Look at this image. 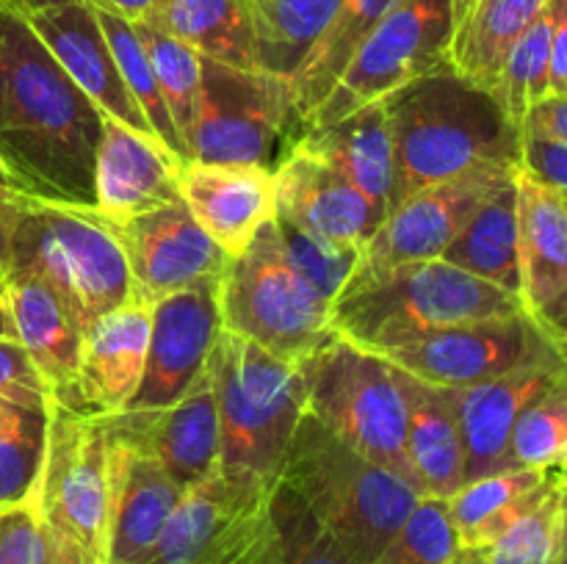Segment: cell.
Segmentation results:
<instances>
[{"instance_id": "6da1fadb", "label": "cell", "mask_w": 567, "mask_h": 564, "mask_svg": "<svg viewBox=\"0 0 567 564\" xmlns=\"http://www.w3.org/2000/svg\"><path fill=\"white\" fill-rule=\"evenodd\" d=\"M103 114L28 20L0 6V166L25 197L94 210Z\"/></svg>"}, {"instance_id": "7a4b0ae2", "label": "cell", "mask_w": 567, "mask_h": 564, "mask_svg": "<svg viewBox=\"0 0 567 564\" xmlns=\"http://www.w3.org/2000/svg\"><path fill=\"white\" fill-rule=\"evenodd\" d=\"M380 103L393 153L388 213L421 188L476 166H518V130L498 100L452 70L415 77Z\"/></svg>"}, {"instance_id": "3957f363", "label": "cell", "mask_w": 567, "mask_h": 564, "mask_svg": "<svg viewBox=\"0 0 567 564\" xmlns=\"http://www.w3.org/2000/svg\"><path fill=\"white\" fill-rule=\"evenodd\" d=\"M219 415V470L238 490L275 495L282 459L305 415L299 365L221 330L208 359Z\"/></svg>"}, {"instance_id": "277c9868", "label": "cell", "mask_w": 567, "mask_h": 564, "mask_svg": "<svg viewBox=\"0 0 567 564\" xmlns=\"http://www.w3.org/2000/svg\"><path fill=\"white\" fill-rule=\"evenodd\" d=\"M520 310L518 296L437 258L343 285L332 302L330 326L336 337L363 352L388 354L435 332Z\"/></svg>"}, {"instance_id": "5b68a950", "label": "cell", "mask_w": 567, "mask_h": 564, "mask_svg": "<svg viewBox=\"0 0 567 564\" xmlns=\"http://www.w3.org/2000/svg\"><path fill=\"white\" fill-rule=\"evenodd\" d=\"M280 487L313 514L354 564L374 558L421 501L402 476L338 440L308 412L282 459Z\"/></svg>"}, {"instance_id": "8992f818", "label": "cell", "mask_w": 567, "mask_h": 564, "mask_svg": "<svg viewBox=\"0 0 567 564\" xmlns=\"http://www.w3.org/2000/svg\"><path fill=\"white\" fill-rule=\"evenodd\" d=\"M42 280L81 330L131 302V276L109 221L92 208L25 197L6 276ZM3 276V280H6Z\"/></svg>"}, {"instance_id": "52a82bcc", "label": "cell", "mask_w": 567, "mask_h": 564, "mask_svg": "<svg viewBox=\"0 0 567 564\" xmlns=\"http://www.w3.org/2000/svg\"><path fill=\"white\" fill-rule=\"evenodd\" d=\"M216 299L221 330L286 363L299 365L336 337L332 299L291 263L275 221L255 236L247 252L230 260Z\"/></svg>"}, {"instance_id": "ba28073f", "label": "cell", "mask_w": 567, "mask_h": 564, "mask_svg": "<svg viewBox=\"0 0 567 564\" xmlns=\"http://www.w3.org/2000/svg\"><path fill=\"white\" fill-rule=\"evenodd\" d=\"M299 374L305 387V412L313 415L338 440L371 462L393 470L413 487L404 457L408 407L402 370L396 365L332 337L327 346L299 363Z\"/></svg>"}, {"instance_id": "9c48e42d", "label": "cell", "mask_w": 567, "mask_h": 564, "mask_svg": "<svg viewBox=\"0 0 567 564\" xmlns=\"http://www.w3.org/2000/svg\"><path fill=\"white\" fill-rule=\"evenodd\" d=\"M460 0H396L358 44L313 114L293 127H321L380 103L415 77L449 70Z\"/></svg>"}, {"instance_id": "30bf717a", "label": "cell", "mask_w": 567, "mask_h": 564, "mask_svg": "<svg viewBox=\"0 0 567 564\" xmlns=\"http://www.w3.org/2000/svg\"><path fill=\"white\" fill-rule=\"evenodd\" d=\"M37 506L55 545L70 547L83 564H105L109 481L103 418L50 401Z\"/></svg>"}, {"instance_id": "8fae6325", "label": "cell", "mask_w": 567, "mask_h": 564, "mask_svg": "<svg viewBox=\"0 0 567 564\" xmlns=\"http://www.w3.org/2000/svg\"><path fill=\"white\" fill-rule=\"evenodd\" d=\"M275 495L238 490L214 470L188 487L144 564H282Z\"/></svg>"}, {"instance_id": "7c38bea8", "label": "cell", "mask_w": 567, "mask_h": 564, "mask_svg": "<svg viewBox=\"0 0 567 564\" xmlns=\"http://www.w3.org/2000/svg\"><path fill=\"white\" fill-rule=\"evenodd\" d=\"M288 127H293V86L288 77L203 59V94L186 142V160L275 166L271 155Z\"/></svg>"}, {"instance_id": "4fadbf2b", "label": "cell", "mask_w": 567, "mask_h": 564, "mask_svg": "<svg viewBox=\"0 0 567 564\" xmlns=\"http://www.w3.org/2000/svg\"><path fill=\"white\" fill-rule=\"evenodd\" d=\"M565 348L520 310L435 332L380 357L424 385L457 390L520 368L567 363Z\"/></svg>"}, {"instance_id": "5bb4252c", "label": "cell", "mask_w": 567, "mask_h": 564, "mask_svg": "<svg viewBox=\"0 0 567 564\" xmlns=\"http://www.w3.org/2000/svg\"><path fill=\"white\" fill-rule=\"evenodd\" d=\"M515 164H487L463 171L452 180L421 188L419 194L399 202L377 224L363 243L349 282L369 280L388 269L419 260H437L443 249L457 238L465 221L515 177Z\"/></svg>"}, {"instance_id": "9a60e30c", "label": "cell", "mask_w": 567, "mask_h": 564, "mask_svg": "<svg viewBox=\"0 0 567 564\" xmlns=\"http://www.w3.org/2000/svg\"><path fill=\"white\" fill-rule=\"evenodd\" d=\"M109 227L125 258L131 302L147 307L172 293L219 285L233 260L210 241L181 199L133 219L109 221Z\"/></svg>"}, {"instance_id": "2e32d148", "label": "cell", "mask_w": 567, "mask_h": 564, "mask_svg": "<svg viewBox=\"0 0 567 564\" xmlns=\"http://www.w3.org/2000/svg\"><path fill=\"white\" fill-rule=\"evenodd\" d=\"M105 426V481H109V529L105 564H144L175 512L183 490L153 453L114 420Z\"/></svg>"}, {"instance_id": "e0dca14e", "label": "cell", "mask_w": 567, "mask_h": 564, "mask_svg": "<svg viewBox=\"0 0 567 564\" xmlns=\"http://www.w3.org/2000/svg\"><path fill=\"white\" fill-rule=\"evenodd\" d=\"M221 335L216 285L172 293L150 304L147 357L127 409H164L208 368Z\"/></svg>"}, {"instance_id": "ac0fdd59", "label": "cell", "mask_w": 567, "mask_h": 564, "mask_svg": "<svg viewBox=\"0 0 567 564\" xmlns=\"http://www.w3.org/2000/svg\"><path fill=\"white\" fill-rule=\"evenodd\" d=\"M518 210V302L524 313L567 346V208L551 191L515 169Z\"/></svg>"}, {"instance_id": "d6986e66", "label": "cell", "mask_w": 567, "mask_h": 564, "mask_svg": "<svg viewBox=\"0 0 567 564\" xmlns=\"http://www.w3.org/2000/svg\"><path fill=\"white\" fill-rule=\"evenodd\" d=\"M275 182L277 219L324 247L360 252L380 224L377 210L347 177L291 144L275 160Z\"/></svg>"}, {"instance_id": "ffe728a7", "label": "cell", "mask_w": 567, "mask_h": 564, "mask_svg": "<svg viewBox=\"0 0 567 564\" xmlns=\"http://www.w3.org/2000/svg\"><path fill=\"white\" fill-rule=\"evenodd\" d=\"M175 180L181 202L227 258L247 252L277 216L275 166L186 160Z\"/></svg>"}, {"instance_id": "44dd1931", "label": "cell", "mask_w": 567, "mask_h": 564, "mask_svg": "<svg viewBox=\"0 0 567 564\" xmlns=\"http://www.w3.org/2000/svg\"><path fill=\"white\" fill-rule=\"evenodd\" d=\"M147 335V304L127 302L92 321L81 337L75 379L59 407L92 418L125 412L142 382Z\"/></svg>"}, {"instance_id": "7402d4cb", "label": "cell", "mask_w": 567, "mask_h": 564, "mask_svg": "<svg viewBox=\"0 0 567 564\" xmlns=\"http://www.w3.org/2000/svg\"><path fill=\"white\" fill-rule=\"evenodd\" d=\"M25 20L42 39L44 48L50 50V55L59 61L61 70L86 94L89 103L100 114L120 122L138 136L155 138L147 119L138 111L136 100L131 97L125 81H122L120 66H116L109 42H105V33L100 28L92 3L75 0V3L53 6V9L28 14Z\"/></svg>"}, {"instance_id": "603a6c76", "label": "cell", "mask_w": 567, "mask_h": 564, "mask_svg": "<svg viewBox=\"0 0 567 564\" xmlns=\"http://www.w3.org/2000/svg\"><path fill=\"white\" fill-rule=\"evenodd\" d=\"M116 424L142 442L183 492L219 464V415L210 370L164 409H125Z\"/></svg>"}, {"instance_id": "cb8c5ba5", "label": "cell", "mask_w": 567, "mask_h": 564, "mask_svg": "<svg viewBox=\"0 0 567 564\" xmlns=\"http://www.w3.org/2000/svg\"><path fill=\"white\" fill-rule=\"evenodd\" d=\"M563 379H567V363L535 365L480 385L446 390L463 435L465 481L507 468L509 435L518 415Z\"/></svg>"}, {"instance_id": "d4e9b609", "label": "cell", "mask_w": 567, "mask_h": 564, "mask_svg": "<svg viewBox=\"0 0 567 564\" xmlns=\"http://www.w3.org/2000/svg\"><path fill=\"white\" fill-rule=\"evenodd\" d=\"M177 166L181 160L155 138L103 116L94 149V210L109 221H125L177 202Z\"/></svg>"}, {"instance_id": "484cf974", "label": "cell", "mask_w": 567, "mask_h": 564, "mask_svg": "<svg viewBox=\"0 0 567 564\" xmlns=\"http://www.w3.org/2000/svg\"><path fill=\"white\" fill-rule=\"evenodd\" d=\"M305 149L347 177L377 210L388 216L393 191V153L382 103L363 105L343 119L321 127H291L282 147Z\"/></svg>"}, {"instance_id": "4316f807", "label": "cell", "mask_w": 567, "mask_h": 564, "mask_svg": "<svg viewBox=\"0 0 567 564\" xmlns=\"http://www.w3.org/2000/svg\"><path fill=\"white\" fill-rule=\"evenodd\" d=\"M3 288L14 341L33 359L48 385L50 398L61 404L75 379L83 330L75 324L64 302L37 276L11 274L3 280Z\"/></svg>"}, {"instance_id": "83f0119b", "label": "cell", "mask_w": 567, "mask_h": 564, "mask_svg": "<svg viewBox=\"0 0 567 564\" xmlns=\"http://www.w3.org/2000/svg\"><path fill=\"white\" fill-rule=\"evenodd\" d=\"M404 407V457L413 487L421 498L449 495L465 484V448L452 398L441 387L424 385L402 370Z\"/></svg>"}, {"instance_id": "f1b7e54d", "label": "cell", "mask_w": 567, "mask_h": 564, "mask_svg": "<svg viewBox=\"0 0 567 564\" xmlns=\"http://www.w3.org/2000/svg\"><path fill=\"white\" fill-rule=\"evenodd\" d=\"M551 0H460L449 70L493 94L509 50Z\"/></svg>"}, {"instance_id": "f546056e", "label": "cell", "mask_w": 567, "mask_h": 564, "mask_svg": "<svg viewBox=\"0 0 567 564\" xmlns=\"http://www.w3.org/2000/svg\"><path fill=\"white\" fill-rule=\"evenodd\" d=\"M563 470L565 468H504L496 473L480 476L474 481H465L454 495L446 498V512L460 547L463 551H482L485 545H491L515 518H520L551 487V481Z\"/></svg>"}, {"instance_id": "4dcf8cb0", "label": "cell", "mask_w": 567, "mask_h": 564, "mask_svg": "<svg viewBox=\"0 0 567 564\" xmlns=\"http://www.w3.org/2000/svg\"><path fill=\"white\" fill-rule=\"evenodd\" d=\"M153 25L216 64L260 70L252 0H166Z\"/></svg>"}, {"instance_id": "1f68e13d", "label": "cell", "mask_w": 567, "mask_h": 564, "mask_svg": "<svg viewBox=\"0 0 567 564\" xmlns=\"http://www.w3.org/2000/svg\"><path fill=\"white\" fill-rule=\"evenodd\" d=\"M441 260L518 296V210L515 177L498 188L443 249Z\"/></svg>"}, {"instance_id": "d6a6232c", "label": "cell", "mask_w": 567, "mask_h": 564, "mask_svg": "<svg viewBox=\"0 0 567 564\" xmlns=\"http://www.w3.org/2000/svg\"><path fill=\"white\" fill-rule=\"evenodd\" d=\"M396 0H343L341 11L330 22L308 59L291 77L293 86V125L308 119L316 105L324 100L332 83L343 72L347 61L371 33V28L391 11Z\"/></svg>"}, {"instance_id": "836d02e7", "label": "cell", "mask_w": 567, "mask_h": 564, "mask_svg": "<svg viewBox=\"0 0 567 564\" xmlns=\"http://www.w3.org/2000/svg\"><path fill=\"white\" fill-rule=\"evenodd\" d=\"M343 0H252L258 66L291 81Z\"/></svg>"}, {"instance_id": "e575fe53", "label": "cell", "mask_w": 567, "mask_h": 564, "mask_svg": "<svg viewBox=\"0 0 567 564\" xmlns=\"http://www.w3.org/2000/svg\"><path fill=\"white\" fill-rule=\"evenodd\" d=\"M480 553L487 564H565V470Z\"/></svg>"}, {"instance_id": "d590c367", "label": "cell", "mask_w": 567, "mask_h": 564, "mask_svg": "<svg viewBox=\"0 0 567 564\" xmlns=\"http://www.w3.org/2000/svg\"><path fill=\"white\" fill-rule=\"evenodd\" d=\"M97 14L100 28L105 33V42H109L111 53H114L116 66H120V75L125 81L127 92L136 100L138 111L147 119L150 130L158 138L161 147L169 155H175L181 164H186V149H183L181 136L175 130V122H172L169 111H166L164 97H161L158 81H155L153 64L147 59V50H144L142 39H138L133 22L122 20V17L109 14L103 9H94Z\"/></svg>"}, {"instance_id": "8d00e7d4", "label": "cell", "mask_w": 567, "mask_h": 564, "mask_svg": "<svg viewBox=\"0 0 567 564\" xmlns=\"http://www.w3.org/2000/svg\"><path fill=\"white\" fill-rule=\"evenodd\" d=\"M138 39H142L147 59L153 64L155 81H158L161 97L169 111L175 130L186 149L188 136L199 114V94H203V55L194 53L181 39L169 36L153 22H133Z\"/></svg>"}, {"instance_id": "74e56055", "label": "cell", "mask_w": 567, "mask_h": 564, "mask_svg": "<svg viewBox=\"0 0 567 564\" xmlns=\"http://www.w3.org/2000/svg\"><path fill=\"white\" fill-rule=\"evenodd\" d=\"M48 412L0 401V509L37 495L48 446Z\"/></svg>"}, {"instance_id": "f35d334b", "label": "cell", "mask_w": 567, "mask_h": 564, "mask_svg": "<svg viewBox=\"0 0 567 564\" xmlns=\"http://www.w3.org/2000/svg\"><path fill=\"white\" fill-rule=\"evenodd\" d=\"M563 0H551L546 9L537 14V20L520 33L518 42L509 50L504 70L498 75L493 97L504 108L507 119L513 122L518 130L520 119L526 111L543 100L548 92V48H551V31H554V17Z\"/></svg>"}, {"instance_id": "ab89813d", "label": "cell", "mask_w": 567, "mask_h": 564, "mask_svg": "<svg viewBox=\"0 0 567 564\" xmlns=\"http://www.w3.org/2000/svg\"><path fill=\"white\" fill-rule=\"evenodd\" d=\"M567 457V379L548 387L518 415L509 435L507 468L559 470Z\"/></svg>"}, {"instance_id": "60d3db41", "label": "cell", "mask_w": 567, "mask_h": 564, "mask_svg": "<svg viewBox=\"0 0 567 564\" xmlns=\"http://www.w3.org/2000/svg\"><path fill=\"white\" fill-rule=\"evenodd\" d=\"M460 551V540L449 520L446 501L421 498L396 534L365 564H449Z\"/></svg>"}, {"instance_id": "b9f144b4", "label": "cell", "mask_w": 567, "mask_h": 564, "mask_svg": "<svg viewBox=\"0 0 567 564\" xmlns=\"http://www.w3.org/2000/svg\"><path fill=\"white\" fill-rule=\"evenodd\" d=\"M271 506L282 534V564H354L291 492L277 487Z\"/></svg>"}, {"instance_id": "7bdbcfd3", "label": "cell", "mask_w": 567, "mask_h": 564, "mask_svg": "<svg viewBox=\"0 0 567 564\" xmlns=\"http://www.w3.org/2000/svg\"><path fill=\"white\" fill-rule=\"evenodd\" d=\"M277 232H280V241L286 254L291 258V263L319 288L321 293L336 302L338 293H341L343 282L352 274L354 263H358V254L352 249H332L324 247V243L313 241L305 232H299L297 227H291L288 221L277 219L275 216Z\"/></svg>"}, {"instance_id": "ee69618b", "label": "cell", "mask_w": 567, "mask_h": 564, "mask_svg": "<svg viewBox=\"0 0 567 564\" xmlns=\"http://www.w3.org/2000/svg\"><path fill=\"white\" fill-rule=\"evenodd\" d=\"M0 564H53V540L31 501L0 509Z\"/></svg>"}, {"instance_id": "f6af8a7d", "label": "cell", "mask_w": 567, "mask_h": 564, "mask_svg": "<svg viewBox=\"0 0 567 564\" xmlns=\"http://www.w3.org/2000/svg\"><path fill=\"white\" fill-rule=\"evenodd\" d=\"M0 401L31 409H50L53 401L42 374L14 337L0 341Z\"/></svg>"}, {"instance_id": "bcb514c9", "label": "cell", "mask_w": 567, "mask_h": 564, "mask_svg": "<svg viewBox=\"0 0 567 564\" xmlns=\"http://www.w3.org/2000/svg\"><path fill=\"white\" fill-rule=\"evenodd\" d=\"M518 171L551 191H567V142L518 133Z\"/></svg>"}, {"instance_id": "7dc6e473", "label": "cell", "mask_w": 567, "mask_h": 564, "mask_svg": "<svg viewBox=\"0 0 567 564\" xmlns=\"http://www.w3.org/2000/svg\"><path fill=\"white\" fill-rule=\"evenodd\" d=\"M518 133H537L567 142V94H546L537 100L520 119Z\"/></svg>"}, {"instance_id": "c3c4849f", "label": "cell", "mask_w": 567, "mask_h": 564, "mask_svg": "<svg viewBox=\"0 0 567 564\" xmlns=\"http://www.w3.org/2000/svg\"><path fill=\"white\" fill-rule=\"evenodd\" d=\"M22 202H25V194L17 188V182L0 166V282H3L6 265H9L11 236H14Z\"/></svg>"}, {"instance_id": "681fc988", "label": "cell", "mask_w": 567, "mask_h": 564, "mask_svg": "<svg viewBox=\"0 0 567 564\" xmlns=\"http://www.w3.org/2000/svg\"><path fill=\"white\" fill-rule=\"evenodd\" d=\"M548 92L567 94V0L554 17L551 48H548Z\"/></svg>"}, {"instance_id": "f907efd6", "label": "cell", "mask_w": 567, "mask_h": 564, "mask_svg": "<svg viewBox=\"0 0 567 564\" xmlns=\"http://www.w3.org/2000/svg\"><path fill=\"white\" fill-rule=\"evenodd\" d=\"M94 9H103L109 14L122 17L127 22H150L161 9H164L166 0H86Z\"/></svg>"}, {"instance_id": "816d5d0a", "label": "cell", "mask_w": 567, "mask_h": 564, "mask_svg": "<svg viewBox=\"0 0 567 564\" xmlns=\"http://www.w3.org/2000/svg\"><path fill=\"white\" fill-rule=\"evenodd\" d=\"M64 3H75V0H3V6H9L11 11H17V14L22 17L37 14V11L53 9V6H64Z\"/></svg>"}, {"instance_id": "f5cc1de1", "label": "cell", "mask_w": 567, "mask_h": 564, "mask_svg": "<svg viewBox=\"0 0 567 564\" xmlns=\"http://www.w3.org/2000/svg\"><path fill=\"white\" fill-rule=\"evenodd\" d=\"M3 337H14V326H11L9 307H6V288L3 282H0V341H3Z\"/></svg>"}, {"instance_id": "db71d44e", "label": "cell", "mask_w": 567, "mask_h": 564, "mask_svg": "<svg viewBox=\"0 0 567 564\" xmlns=\"http://www.w3.org/2000/svg\"><path fill=\"white\" fill-rule=\"evenodd\" d=\"M53 564H83V562L70 551V547L55 545L53 542Z\"/></svg>"}, {"instance_id": "11a10c76", "label": "cell", "mask_w": 567, "mask_h": 564, "mask_svg": "<svg viewBox=\"0 0 567 564\" xmlns=\"http://www.w3.org/2000/svg\"><path fill=\"white\" fill-rule=\"evenodd\" d=\"M449 564H487V562L480 551H463V547H460L457 556H454Z\"/></svg>"}, {"instance_id": "9f6ffc18", "label": "cell", "mask_w": 567, "mask_h": 564, "mask_svg": "<svg viewBox=\"0 0 567 564\" xmlns=\"http://www.w3.org/2000/svg\"><path fill=\"white\" fill-rule=\"evenodd\" d=\"M0 6H3V0H0Z\"/></svg>"}]
</instances>
